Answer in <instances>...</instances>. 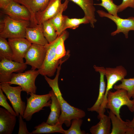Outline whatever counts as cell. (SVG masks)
I'll list each match as a JSON object with an SVG mask.
<instances>
[{
	"mask_svg": "<svg viewBox=\"0 0 134 134\" xmlns=\"http://www.w3.org/2000/svg\"><path fill=\"white\" fill-rule=\"evenodd\" d=\"M78 5L83 10L84 16L89 20L91 27H94L97 20L95 18V8L93 0H68Z\"/></svg>",
	"mask_w": 134,
	"mask_h": 134,
	"instance_id": "19",
	"label": "cell"
},
{
	"mask_svg": "<svg viewBox=\"0 0 134 134\" xmlns=\"http://www.w3.org/2000/svg\"><path fill=\"white\" fill-rule=\"evenodd\" d=\"M127 71L122 66L120 65L115 68L106 67L105 76L107 80V85L105 92L103 108L106 109L107 95L108 92L112 88L115 84L119 81H121L127 75Z\"/></svg>",
	"mask_w": 134,
	"mask_h": 134,
	"instance_id": "12",
	"label": "cell"
},
{
	"mask_svg": "<svg viewBox=\"0 0 134 134\" xmlns=\"http://www.w3.org/2000/svg\"><path fill=\"white\" fill-rule=\"evenodd\" d=\"M59 36L53 42L45 45L47 51L43 64L38 70L41 75L51 77L54 75L57 69L61 64L66 61L69 58V52L67 51L66 56L59 60H56V47L59 40Z\"/></svg>",
	"mask_w": 134,
	"mask_h": 134,
	"instance_id": "3",
	"label": "cell"
},
{
	"mask_svg": "<svg viewBox=\"0 0 134 134\" xmlns=\"http://www.w3.org/2000/svg\"><path fill=\"white\" fill-rule=\"evenodd\" d=\"M0 59L13 60L12 51L8 41L1 37H0Z\"/></svg>",
	"mask_w": 134,
	"mask_h": 134,
	"instance_id": "28",
	"label": "cell"
},
{
	"mask_svg": "<svg viewBox=\"0 0 134 134\" xmlns=\"http://www.w3.org/2000/svg\"><path fill=\"white\" fill-rule=\"evenodd\" d=\"M8 41L12 51L13 61L24 63L25 55L32 44L25 38H8Z\"/></svg>",
	"mask_w": 134,
	"mask_h": 134,
	"instance_id": "13",
	"label": "cell"
},
{
	"mask_svg": "<svg viewBox=\"0 0 134 134\" xmlns=\"http://www.w3.org/2000/svg\"><path fill=\"white\" fill-rule=\"evenodd\" d=\"M93 67L95 71L99 72L100 74L99 93L97 100L93 105L88 108L89 111H96L98 114V118L100 119L105 112L103 108L104 97L106 90V85L104 80L105 68L103 67H100L94 65Z\"/></svg>",
	"mask_w": 134,
	"mask_h": 134,
	"instance_id": "11",
	"label": "cell"
},
{
	"mask_svg": "<svg viewBox=\"0 0 134 134\" xmlns=\"http://www.w3.org/2000/svg\"><path fill=\"white\" fill-rule=\"evenodd\" d=\"M40 74L38 70L31 69L24 72L13 73L10 81V85H17L21 86L22 91L26 92L27 95L35 94L37 87L35 84L36 79Z\"/></svg>",
	"mask_w": 134,
	"mask_h": 134,
	"instance_id": "5",
	"label": "cell"
},
{
	"mask_svg": "<svg viewBox=\"0 0 134 134\" xmlns=\"http://www.w3.org/2000/svg\"><path fill=\"white\" fill-rule=\"evenodd\" d=\"M24 5L29 11L31 16V27L37 25L35 17L36 14L43 10L51 0H13Z\"/></svg>",
	"mask_w": 134,
	"mask_h": 134,
	"instance_id": "15",
	"label": "cell"
},
{
	"mask_svg": "<svg viewBox=\"0 0 134 134\" xmlns=\"http://www.w3.org/2000/svg\"><path fill=\"white\" fill-rule=\"evenodd\" d=\"M29 98H27V104L23 117V119L29 121L33 115L35 113L43 110L45 107H50L51 100V95L48 94L43 95H37L30 94Z\"/></svg>",
	"mask_w": 134,
	"mask_h": 134,
	"instance_id": "6",
	"label": "cell"
},
{
	"mask_svg": "<svg viewBox=\"0 0 134 134\" xmlns=\"http://www.w3.org/2000/svg\"><path fill=\"white\" fill-rule=\"evenodd\" d=\"M97 12L101 17L107 18L112 20L116 24V30L111 32V35L114 36L122 33L124 35L125 37H128L129 32L134 31V17H130L127 19L120 18L118 16L113 15L102 10H98Z\"/></svg>",
	"mask_w": 134,
	"mask_h": 134,
	"instance_id": "8",
	"label": "cell"
},
{
	"mask_svg": "<svg viewBox=\"0 0 134 134\" xmlns=\"http://www.w3.org/2000/svg\"><path fill=\"white\" fill-rule=\"evenodd\" d=\"M69 2L68 0H65L56 15L49 20L55 28L58 36L62 33L61 30L63 19V13L67 9Z\"/></svg>",
	"mask_w": 134,
	"mask_h": 134,
	"instance_id": "24",
	"label": "cell"
},
{
	"mask_svg": "<svg viewBox=\"0 0 134 134\" xmlns=\"http://www.w3.org/2000/svg\"><path fill=\"white\" fill-rule=\"evenodd\" d=\"M133 112L134 113V99ZM128 122V126L126 134H134V115L133 119L131 121L128 120H127Z\"/></svg>",
	"mask_w": 134,
	"mask_h": 134,
	"instance_id": "35",
	"label": "cell"
},
{
	"mask_svg": "<svg viewBox=\"0 0 134 134\" xmlns=\"http://www.w3.org/2000/svg\"><path fill=\"white\" fill-rule=\"evenodd\" d=\"M49 92L51 95V102L50 107L51 111L46 122L49 124L54 125L59 123L61 108L59 100L53 91L52 90Z\"/></svg>",
	"mask_w": 134,
	"mask_h": 134,
	"instance_id": "20",
	"label": "cell"
},
{
	"mask_svg": "<svg viewBox=\"0 0 134 134\" xmlns=\"http://www.w3.org/2000/svg\"><path fill=\"white\" fill-rule=\"evenodd\" d=\"M82 118H76L73 119L70 128L65 130L64 134H84L85 132L81 130V126L83 122Z\"/></svg>",
	"mask_w": 134,
	"mask_h": 134,
	"instance_id": "30",
	"label": "cell"
},
{
	"mask_svg": "<svg viewBox=\"0 0 134 134\" xmlns=\"http://www.w3.org/2000/svg\"><path fill=\"white\" fill-rule=\"evenodd\" d=\"M4 108H0V134H11L16 122V117Z\"/></svg>",
	"mask_w": 134,
	"mask_h": 134,
	"instance_id": "17",
	"label": "cell"
},
{
	"mask_svg": "<svg viewBox=\"0 0 134 134\" xmlns=\"http://www.w3.org/2000/svg\"><path fill=\"white\" fill-rule=\"evenodd\" d=\"M112 124L110 134H126L128 126V122L125 121L117 117L110 110L108 112Z\"/></svg>",
	"mask_w": 134,
	"mask_h": 134,
	"instance_id": "23",
	"label": "cell"
},
{
	"mask_svg": "<svg viewBox=\"0 0 134 134\" xmlns=\"http://www.w3.org/2000/svg\"><path fill=\"white\" fill-rule=\"evenodd\" d=\"M62 125L58 123L54 125H51L46 122H43L34 127L35 130L32 131L31 134H51L55 133L64 134L65 130L63 128Z\"/></svg>",
	"mask_w": 134,
	"mask_h": 134,
	"instance_id": "22",
	"label": "cell"
},
{
	"mask_svg": "<svg viewBox=\"0 0 134 134\" xmlns=\"http://www.w3.org/2000/svg\"><path fill=\"white\" fill-rule=\"evenodd\" d=\"M46 51L45 45L32 44L25 55V63L31 66V69H39L43 64Z\"/></svg>",
	"mask_w": 134,
	"mask_h": 134,
	"instance_id": "9",
	"label": "cell"
},
{
	"mask_svg": "<svg viewBox=\"0 0 134 134\" xmlns=\"http://www.w3.org/2000/svg\"><path fill=\"white\" fill-rule=\"evenodd\" d=\"M121 81V83L114 85V89L116 90L120 89L125 90L127 92L128 97L130 99L134 94V77L128 79L124 78Z\"/></svg>",
	"mask_w": 134,
	"mask_h": 134,
	"instance_id": "29",
	"label": "cell"
},
{
	"mask_svg": "<svg viewBox=\"0 0 134 134\" xmlns=\"http://www.w3.org/2000/svg\"><path fill=\"white\" fill-rule=\"evenodd\" d=\"M134 102L133 99L131 100L129 98L127 91L124 89H118L114 92L110 90L107 94L106 108L121 119L120 115L121 107L126 106L131 112H133Z\"/></svg>",
	"mask_w": 134,
	"mask_h": 134,
	"instance_id": "4",
	"label": "cell"
},
{
	"mask_svg": "<svg viewBox=\"0 0 134 134\" xmlns=\"http://www.w3.org/2000/svg\"><path fill=\"white\" fill-rule=\"evenodd\" d=\"M3 91L0 88V105L3 107L13 114L17 116L15 112L8 103L7 98L3 93Z\"/></svg>",
	"mask_w": 134,
	"mask_h": 134,
	"instance_id": "32",
	"label": "cell"
},
{
	"mask_svg": "<svg viewBox=\"0 0 134 134\" xmlns=\"http://www.w3.org/2000/svg\"><path fill=\"white\" fill-rule=\"evenodd\" d=\"M42 24L44 35L48 43L56 40L58 35L55 28L50 20L44 22Z\"/></svg>",
	"mask_w": 134,
	"mask_h": 134,
	"instance_id": "26",
	"label": "cell"
},
{
	"mask_svg": "<svg viewBox=\"0 0 134 134\" xmlns=\"http://www.w3.org/2000/svg\"><path fill=\"white\" fill-rule=\"evenodd\" d=\"M99 1V0H97ZM101 2L100 3L94 4L103 7L108 13L113 15L118 16V5L115 4L113 0H100Z\"/></svg>",
	"mask_w": 134,
	"mask_h": 134,
	"instance_id": "31",
	"label": "cell"
},
{
	"mask_svg": "<svg viewBox=\"0 0 134 134\" xmlns=\"http://www.w3.org/2000/svg\"><path fill=\"white\" fill-rule=\"evenodd\" d=\"M132 98H133V99H134V94L132 97Z\"/></svg>",
	"mask_w": 134,
	"mask_h": 134,
	"instance_id": "37",
	"label": "cell"
},
{
	"mask_svg": "<svg viewBox=\"0 0 134 134\" xmlns=\"http://www.w3.org/2000/svg\"><path fill=\"white\" fill-rule=\"evenodd\" d=\"M99 120V123L90 128V132L92 134H110L111 121L109 117L104 114Z\"/></svg>",
	"mask_w": 134,
	"mask_h": 134,
	"instance_id": "21",
	"label": "cell"
},
{
	"mask_svg": "<svg viewBox=\"0 0 134 134\" xmlns=\"http://www.w3.org/2000/svg\"><path fill=\"white\" fill-rule=\"evenodd\" d=\"M62 0H51L45 8L37 12L35 17L38 24H41L55 16L60 10L62 3Z\"/></svg>",
	"mask_w": 134,
	"mask_h": 134,
	"instance_id": "16",
	"label": "cell"
},
{
	"mask_svg": "<svg viewBox=\"0 0 134 134\" xmlns=\"http://www.w3.org/2000/svg\"><path fill=\"white\" fill-rule=\"evenodd\" d=\"M2 10L4 14L14 19L30 21L31 15L27 8L24 5L13 0Z\"/></svg>",
	"mask_w": 134,
	"mask_h": 134,
	"instance_id": "14",
	"label": "cell"
},
{
	"mask_svg": "<svg viewBox=\"0 0 134 134\" xmlns=\"http://www.w3.org/2000/svg\"><path fill=\"white\" fill-rule=\"evenodd\" d=\"M89 23L90 22L89 20L85 16L81 18H70L67 16L63 15L62 33L67 29H75L81 24Z\"/></svg>",
	"mask_w": 134,
	"mask_h": 134,
	"instance_id": "25",
	"label": "cell"
},
{
	"mask_svg": "<svg viewBox=\"0 0 134 134\" xmlns=\"http://www.w3.org/2000/svg\"><path fill=\"white\" fill-rule=\"evenodd\" d=\"M128 7L134 8V0H122V3L118 5V12H121Z\"/></svg>",
	"mask_w": 134,
	"mask_h": 134,
	"instance_id": "34",
	"label": "cell"
},
{
	"mask_svg": "<svg viewBox=\"0 0 134 134\" xmlns=\"http://www.w3.org/2000/svg\"><path fill=\"white\" fill-rule=\"evenodd\" d=\"M68 33L67 31H64L59 35L60 38L57 43L56 49L55 60H59L66 55V52L64 45V42L68 36Z\"/></svg>",
	"mask_w": 134,
	"mask_h": 134,
	"instance_id": "27",
	"label": "cell"
},
{
	"mask_svg": "<svg viewBox=\"0 0 134 134\" xmlns=\"http://www.w3.org/2000/svg\"><path fill=\"white\" fill-rule=\"evenodd\" d=\"M10 85L7 83H0V88L10 101L17 116L20 115L23 117L26 105L21 99V87L19 86L12 87Z\"/></svg>",
	"mask_w": 134,
	"mask_h": 134,
	"instance_id": "7",
	"label": "cell"
},
{
	"mask_svg": "<svg viewBox=\"0 0 134 134\" xmlns=\"http://www.w3.org/2000/svg\"><path fill=\"white\" fill-rule=\"evenodd\" d=\"M18 117L19 128L18 134H31V132H29L28 131L26 123L23 120V117L20 115Z\"/></svg>",
	"mask_w": 134,
	"mask_h": 134,
	"instance_id": "33",
	"label": "cell"
},
{
	"mask_svg": "<svg viewBox=\"0 0 134 134\" xmlns=\"http://www.w3.org/2000/svg\"><path fill=\"white\" fill-rule=\"evenodd\" d=\"M13 0H0V7L3 9L7 6Z\"/></svg>",
	"mask_w": 134,
	"mask_h": 134,
	"instance_id": "36",
	"label": "cell"
},
{
	"mask_svg": "<svg viewBox=\"0 0 134 134\" xmlns=\"http://www.w3.org/2000/svg\"><path fill=\"white\" fill-rule=\"evenodd\" d=\"M61 66L60 65L58 68L56 75L54 79H51L46 76H44V77L54 91L60 104L61 112L59 119V123L62 125L64 124L68 127L70 126L73 119L82 118L85 116L86 114L84 111L82 110L70 105L63 97L58 84Z\"/></svg>",
	"mask_w": 134,
	"mask_h": 134,
	"instance_id": "1",
	"label": "cell"
},
{
	"mask_svg": "<svg viewBox=\"0 0 134 134\" xmlns=\"http://www.w3.org/2000/svg\"><path fill=\"white\" fill-rule=\"evenodd\" d=\"M25 38L32 44L45 46L48 43L43 34L42 24L27 28Z\"/></svg>",
	"mask_w": 134,
	"mask_h": 134,
	"instance_id": "18",
	"label": "cell"
},
{
	"mask_svg": "<svg viewBox=\"0 0 134 134\" xmlns=\"http://www.w3.org/2000/svg\"><path fill=\"white\" fill-rule=\"evenodd\" d=\"M30 21L18 20L6 15L0 21V37L5 38H25L26 30Z\"/></svg>",
	"mask_w": 134,
	"mask_h": 134,
	"instance_id": "2",
	"label": "cell"
},
{
	"mask_svg": "<svg viewBox=\"0 0 134 134\" xmlns=\"http://www.w3.org/2000/svg\"><path fill=\"white\" fill-rule=\"evenodd\" d=\"M0 60V83H8L13 72H23L27 67L25 63H21L6 59Z\"/></svg>",
	"mask_w": 134,
	"mask_h": 134,
	"instance_id": "10",
	"label": "cell"
}]
</instances>
